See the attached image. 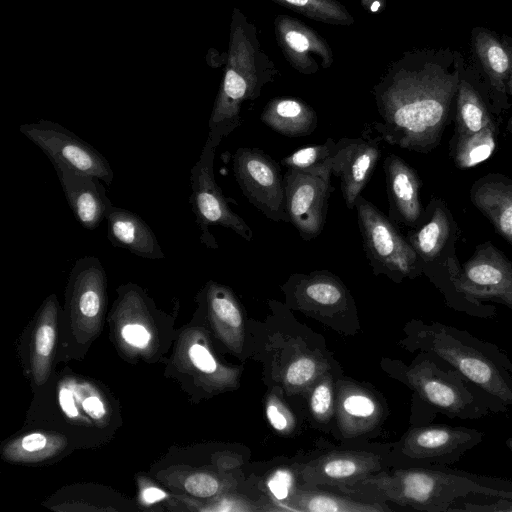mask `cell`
Returning a JSON list of instances; mask_svg holds the SVG:
<instances>
[{
  "instance_id": "1",
  "label": "cell",
  "mask_w": 512,
  "mask_h": 512,
  "mask_svg": "<svg viewBox=\"0 0 512 512\" xmlns=\"http://www.w3.org/2000/svg\"><path fill=\"white\" fill-rule=\"evenodd\" d=\"M465 58L451 48L405 52L372 88L380 121L372 128L390 145L435 149L456 104Z\"/></svg>"
},
{
  "instance_id": "2",
  "label": "cell",
  "mask_w": 512,
  "mask_h": 512,
  "mask_svg": "<svg viewBox=\"0 0 512 512\" xmlns=\"http://www.w3.org/2000/svg\"><path fill=\"white\" fill-rule=\"evenodd\" d=\"M277 72L254 24L234 8L224 76L208 121L207 139L215 148L241 124L244 103L256 100Z\"/></svg>"
},
{
  "instance_id": "3",
  "label": "cell",
  "mask_w": 512,
  "mask_h": 512,
  "mask_svg": "<svg viewBox=\"0 0 512 512\" xmlns=\"http://www.w3.org/2000/svg\"><path fill=\"white\" fill-rule=\"evenodd\" d=\"M341 490L425 511H447L456 499L470 493L512 500V491L482 485L464 473L418 468L369 475Z\"/></svg>"
},
{
  "instance_id": "4",
  "label": "cell",
  "mask_w": 512,
  "mask_h": 512,
  "mask_svg": "<svg viewBox=\"0 0 512 512\" xmlns=\"http://www.w3.org/2000/svg\"><path fill=\"white\" fill-rule=\"evenodd\" d=\"M354 208L365 255L375 276L385 275L400 283L423 272L420 258L395 222L362 195L356 198Z\"/></svg>"
},
{
  "instance_id": "5",
  "label": "cell",
  "mask_w": 512,
  "mask_h": 512,
  "mask_svg": "<svg viewBox=\"0 0 512 512\" xmlns=\"http://www.w3.org/2000/svg\"><path fill=\"white\" fill-rule=\"evenodd\" d=\"M419 343L465 379L506 404H512V379L476 344H468L457 330L433 324L417 333Z\"/></svg>"
},
{
  "instance_id": "6",
  "label": "cell",
  "mask_w": 512,
  "mask_h": 512,
  "mask_svg": "<svg viewBox=\"0 0 512 512\" xmlns=\"http://www.w3.org/2000/svg\"><path fill=\"white\" fill-rule=\"evenodd\" d=\"M215 150L216 148L207 139L190 174L192 190L190 204L200 231V241L210 249L218 248L217 241L209 230L211 226L230 229L248 242L253 239L252 229L229 207L215 180L213 169Z\"/></svg>"
},
{
  "instance_id": "7",
  "label": "cell",
  "mask_w": 512,
  "mask_h": 512,
  "mask_svg": "<svg viewBox=\"0 0 512 512\" xmlns=\"http://www.w3.org/2000/svg\"><path fill=\"white\" fill-rule=\"evenodd\" d=\"M233 174L242 193L266 218L290 222L286 211L284 176L264 151L240 147L232 156Z\"/></svg>"
},
{
  "instance_id": "8",
  "label": "cell",
  "mask_w": 512,
  "mask_h": 512,
  "mask_svg": "<svg viewBox=\"0 0 512 512\" xmlns=\"http://www.w3.org/2000/svg\"><path fill=\"white\" fill-rule=\"evenodd\" d=\"M20 132L36 144L53 163L99 178L107 186L113 182V170L107 159L93 146L58 123L39 120L22 124Z\"/></svg>"
},
{
  "instance_id": "9",
  "label": "cell",
  "mask_w": 512,
  "mask_h": 512,
  "mask_svg": "<svg viewBox=\"0 0 512 512\" xmlns=\"http://www.w3.org/2000/svg\"><path fill=\"white\" fill-rule=\"evenodd\" d=\"M456 290L472 300H497L512 309V261L492 243L478 245L472 257L459 268L448 262Z\"/></svg>"
},
{
  "instance_id": "10",
  "label": "cell",
  "mask_w": 512,
  "mask_h": 512,
  "mask_svg": "<svg viewBox=\"0 0 512 512\" xmlns=\"http://www.w3.org/2000/svg\"><path fill=\"white\" fill-rule=\"evenodd\" d=\"M406 382L429 404L461 418L481 417L489 409L480 405L458 374L446 372L430 361L405 367Z\"/></svg>"
},
{
  "instance_id": "11",
  "label": "cell",
  "mask_w": 512,
  "mask_h": 512,
  "mask_svg": "<svg viewBox=\"0 0 512 512\" xmlns=\"http://www.w3.org/2000/svg\"><path fill=\"white\" fill-rule=\"evenodd\" d=\"M281 288L289 307L311 315L333 317L355 310L349 290L327 270L291 274Z\"/></svg>"
},
{
  "instance_id": "12",
  "label": "cell",
  "mask_w": 512,
  "mask_h": 512,
  "mask_svg": "<svg viewBox=\"0 0 512 512\" xmlns=\"http://www.w3.org/2000/svg\"><path fill=\"white\" fill-rule=\"evenodd\" d=\"M286 211L300 237H318L325 225L331 179L287 169L284 174Z\"/></svg>"
},
{
  "instance_id": "13",
  "label": "cell",
  "mask_w": 512,
  "mask_h": 512,
  "mask_svg": "<svg viewBox=\"0 0 512 512\" xmlns=\"http://www.w3.org/2000/svg\"><path fill=\"white\" fill-rule=\"evenodd\" d=\"M470 45L475 63L471 67L480 92L491 112L500 114L510 107L507 92L511 66L509 55L501 38L484 27L473 28Z\"/></svg>"
},
{
  "instance_id": "14",
  "label": "cell",
  "mask_w": 512,
  "mask_h": 512,
  "mask_svg": "<svg viewBox=\"0 0 512 512\" xmlns=\"http://www.w3.org/2000/svg\"><path fill=\"white\" fill-rule=\"evenodd\" d=\"M380 136L341 138L331 158L332 174L339 177L346 207L354 209L356 198L370 180L382 149Z\"/></svg>"
},
{
  "instance_id": "15",
  "label": "cell",
  "mask_w": 512,
  "mask_h": 512,
  "mask_svg": "<svg viewBox=\"0 0 512 512\" xmlns=\"http://www.w3.org/2000/svg\"><path fill=\"white\" fill-rule=\"evenodd\" d=\"M106 273L94 256L79 258L73 265L67 285V305L75 324L95 327L106 302Z\"/></svg>"
},
{
  "instance_id": "16",
  "label": "cell",
  "mask_w": 512,
  "mask_h": 512,
  "mask_svg": "<svg viewBox=\"0 0 512 512\" xmlns=\"http://www.w3.org/2000/svg\"><path fill=\"white\" fill-rule=\"evenodd\" d=\"M277 43L287 61L300 73L313 74L318 70L316 56L324 68L333 63V53L317 31L288 15L275 19Z\"/></svg>"
},
{
  "instance_id": "17",
  "label": "cell",
  "mask_w": 512,
  "mask_h": 512,
  "mask_svg": "<svg viewBox=\"0 0 512 512\" xmlns=\"http://www.w3.org/2000/svg\"><path fill=\"white\" fill-rule=\"evenodd\" d=\"M481 441L478 431L450 426L415 428L403 441V453L416 459H434L444 463L458 459Z\"/></svg>"
},
{
  "instance_id": "18",
  "label": "cell",
  "mask_w": 512,
  "mask_h": 512,
  "mask_svg": "<svg viewBox=\"0 0 512 512\" xmlns=\"http://www.w3.org/2000/svg\"><path fill=\"white\" fill-rule=\"evenodd\" d=\"M53 166L76 220L87 230L96 229L112 206L101 180L62 164L53 163Z\"/></svg>"
},
{
  "instance_id": "19",
  "label": "cell",
  "mask_w": 512,
  "mask_h": 512,
  "mask_svg": "<svg viewBox=\"0 0 512 512\" xmlns=\"http://www.w3.org/2000/svg\"><path fill=\"white\" fill-rule=\"evenodd\" d=\"M389 218L393 222L415 227L422 217L420 179L417 172L401 157L389 154L383 161Z\"/></svg>"
},
{
  "instance_id": "20",
  "label": "cell",
  "mask_w": 512,
  "mask_h": 512,
  "mask_svg": "<svg viewBox=\"0 0 512 512\" xmlns=\"http://www.w3.org/2000/svg\"><path fill=\"white\" fill-rule=\"evenodd\" d=\"M378 459L362 452H333L308 463L302 478L311 486L345 488L371 475L379 468Z\"/></svg>"
},
{
  "instance_id": "21",
  "label": "cell",
  "mask_w": 512,
  "mask_h": 512,
  "mask_svg": "<svg viewBox=\"0 0 512 512\" xmlns=\"http://www.w3.org/2000/svg\"><path fill=\"white\" fill-rule=\"evenodd\" d=\"M105 219L107 238L113 246L150 260L165 258L154 232L137 214L112 205Z\"/></svg>"
},
{
  "instance_id": "22",
  "label": "cell",
  "mask_w": 512,
  "mask_h": 512,
  "mask_svg": "<svg viewBox=\"0 0 512 512\" xmlns=\"http://www.w3.org/2000/svg\"><path fill=\"white\" fill-rule=\"evenodd\" d=\"M470 199L512 246V180L501 174L486 175L471 186Z\"/></svg>"
},
{
  "instance_id": "23",
  "label": "cell",
  "mask_w": 512,
  "mask_h": 512,
  "mask_svg": "<svg viewBox=\"0 0 512 512\" xmlns=\"http://www.w3.org/2000/svg\"><path fill=\"white\" fill-rule=\"evenodd\" d=\"M216 332L234 352H241L244 340V320L239 302L232 290L209 281L200 293Z\"/></svg>"
},
{
  "instance_id": "24",
  "label": "cell",
  "mask_w": 512,
  "mask_h": 512,
  "mask_svg": "<svg viewBox=\"0 0 512 512\" xmlns=\"http://www.w3.org/2000/svg\"><path fill=\"white\" fill-rule=\"evenodd\" d=\"M451 217L444 204L434 199L406 239L424 267L438 259L451 233Z\"/></svg>"
},
{
  "instance_id": "25",
  "label": "cell",
  "mask_w": 512,
  "mask_h": 512,
  "mask_svg": "<svg viewBox=\"0 0 512 512\" xmlns=\"http://www.w3.org/2000/svg\"><path fill=\"white\" fill-rule=\"evenodd\" d=\"M380 419V406L372 394L353 384H343L338 391L337 420L346 436L370 430Z\"/></svg>"
},
{
  "instance_id": "26",
  "label": "cell",
  "mask_w": 512,
  "mask_h": 512,
  "mask_svg": "<svg viewBox=\"0 0 512 512\" xmlns=\"http://www.w3.org/2000/svg\"><path fill=\"white\" fill-rule=\"evenodd\" d=\"M261 121L273 131L287 137H304L317 128L315 110L297 98H274L260 114Z\"/></svg>"
},
{
  "instance_id": "27",
  "label": "cell",
  "mask_w": 512,
  "mask_h": 512,
  "mask_svg": "<svg viewBox=\"0 0 512 512\" xmlns=\"http://www.w3.org/2000/svg\"><path fill=\"white\" fill-rule=\"evenodd\" d=\"M57 314L58 301L55 295H51L40 310L32 340V372L35 382L39 385L46 381L50 372L56 341Z\"/></svg>"
},
{
  "instance_id": "28",
  "label": "cell",
  "mask_w": 512,
  "mask_h": 512,
  "mask_svg": "<svg viewBox=\"0 0 512 512\" xmlns=\"http://www.w3.org/2000/svg\"><path fill=\"white\" fill-rule=\"evenodd\" d=\"M66 444V438L61 435L33 432L9 442L3 454L9 461L34 463L57 455Z\"/></svg>"
},
{
  "instance_id": "29",
  "label": "cell",
  "mask_w": 512,
  "mask_h": 512,
  "mask_svg": "<svg viewBox=\"0 0 512 512\" xmlns=\"http://www.w3.org/2000/svg\"><path fill=\"white\" fill-rule=\"evenodd\" d=\"M285 505H291L292 510L309 512H374L387 510L386 507H381L377 503H362L322 491L300 490L297 488Z\"/></svg>"
},
{
  "instance_id": "30",
  "label": "cell",
  "mask_w": 512,
  "mask_h": 512,
  "mask_svg": "<svg viewBox=\"0 0 512 512\" xmlns=\"http://www.w3.org/2000/svg\"><path fill=\"white\" fill-rule=\"evenodd\" d=\"M496 123L471 135L453 138L452 158L457 167L467 169L487 160L496 149Z\"/></svg>"
},
{
  "instance_id": "31",
  "label": "cell",
  "mask_w": 512,
  "mask_h": 512,
  "mask_svg": "<svg viewBox=\"0 0 512 512\" xmlns=\"http://www.w3.org/2000/svg\"><path fill=\"white\" fill-rule=\"evenodd\" d=\"M336 141L328 138L322 144L308 145L281 159L287 169L331 179V158Z\"/></svg>"
},
{
  "instance_id": "32",
  "label": "cell",
  "mask_w": 512,
  "mask_h": 512,
  "mask_svg": "<svg viewBox=\"0 0 512 512\" xmlns=\"http://www.w3.org/2000/svg\"><path fill=\"white\" fill-rule=\"evenodd\" d=\"M312 20L332 25H351L354 17L336 0H271Z\"/></svg>"
},
{
  "instance_id": "33",
  "label": "cell",
  "mask_w": 512,
  "mask_h": 512,
  "mask_svg": "<svg viewBox=\"0 0 512 512\" xmlns=\"http://www.w3.org/2000/svg\"><path fill=\"white\" fill-rule=\"evenodd\" d=\"M323 370V365L312 356H300L286 367L284 387L289 394L299 392L312 384Z\"/></svg>"
},
{
  "instance_id": "34",
  "label": "cell",
  "mask_w": 512,
  "mask_h": 512,
  "mask_svg": "<svg viewBox=\"0 0 512 512\" xmlns=\"http://www.w3.org/2000/svg\"><path fill=\"white\" fill-rule=\"evenodd\" d=\"M188 357L195 369L213 377L217 384L229 385L236 382V371L221 367L204 344H191L188 348Z\"/></svg>"
},
{
  "instance_id": "35",
  "label": "cell",
  "mask_w": 512,
  "mask_h": 512,
  "mask_svg": "<svg viewBox=\"0 0 512 512\" xmlns=\"http://www.w3.org/2000/svg\"><path fill=\"white\" fill-rule=\"evenodd\" d=\"M309 404L313 416L318 421L324 422L330 418L333 409V395L328 378H323L313 388Z\"/></svg>"
},
{
  "instance_id": "36",
  "label": "cell",
  "mask_w": 512,
  "mask_h": 512,
  "mask_svg": "<svg viewBox=\"0 0 512 512\" xmlns=\"http://www.w3.org/2000/svg\"><path fill=\"white\" fill-rule=\"evenodd\" d=\"M295 478L293 472L287 468L275 470L267 479L266 485L269 493L281 505L289 500L295 491Z\"/></svg>"
},
{
  "instance_id": "37",
  "label": "cell",
  "mask_w": 512,
  "mask_h": 512,
  "mask_svg": "<svg viewBox=\"0 0 512 512\" xmlns=\"http://www.w3.org/2000/svg\"><path fill=\"white\" fill-rule=\"evenodd\" d=\"M266 417L275 431L288 433L292 430L294 420L287 407L279 398L271 394L266 400Z\"/></svg>"
},
{
  "instance_id": "38",
  "label": "cell",
  "mask_w": 512,
  "mask_h": 512,
  "mask_svg": "<svg viewBox=\"0 0 512 512\" xmlns=\"http://www.w3.org/2000/svg\"><path fill=\"white\" fill-rule=\"evenodd\" d=\"M184 487L189 494L201 498L212 497L221 489L218 479L207 473L190 475L185 480Z\"/></svg>"
},
{
  "instance_id": "39",
  "label": "cell",
  "mask_w": 512,
  "mask_h": 512,
  "mask_svg": "<svg viewBox=\"0 0 512 512\" xmlns=\"http://www.w3.org/2000/svg\"><path fill=\"white\" fill-rule=\"evenodd\" d=\"M121 336L125 342L140 349L145 348L151 340L149 331L138 323L125 325L121 330Z\"/></svg>"
},
{
  "instance_id": "40",
  "label": "cell",
  "mask_w": 512,
  "mask_h": 512,
  "mask_svg": "<svg viewBox=\"0 0 512 512\" xmlns=\"http://www.w3.org/2000/svg\"><path fill=\"white\" fill-rule=\"evenodd\" d=\"M82 408L94 420H102L106 416V408L99 396L90 392L82 400Z\"/></svg>"
},
{
  "instance_id": "41",
  "label": "cell",
  "mask_w": 512,
  "mask_h": 512,
  "mask_svg": "<svg viewBox=\"0 0 512 512\" xmlns=\"http://www.w3.org/2000/svg\"><path fill=\"white\" fill-rule=\"evenodd\" d=\"M75 393L66 385L61 386L59 390V404L66 416L70 418L79 416Z\"/></svg>"
},
{
  "instance_id": "42",
  "label": "cell",
  "mask_w": 512,
  "mask_h": 512,
  "mask_svg": "<svg viewBox=\"0 0 512 512\" xmlns=\"http://www.w3.org/2000/svg\"><path fill=\"white\" fill-rule=\"evenodd\" d=\"M165 496V492L156 487H147L142 492V499L147 504L158 502L165 498Z\"/></svg>"
},
{
  "instance_id": "43",
  "label": "cell",
  "mask_w": 512,
  "mask_h": 512,
  "mask_svg": "<svg viewBox=\"0 0 512 512\" xmlns=\"http://www.w3.org/2000/svg\"><path fill=\"white\" fill-rule=\"evenodd\" d=\"M502 43L509 55L510 58V73L507 82V92L508 96L512 98V37L506 34H503L501 37Z\"/></svg>"
},
{
  "instance_id": "44",
  "label": "cell",
  "mask_w": 512,
  "mask_h": 512,
  "mask_svg": "<svg viewBox=\"0 0 512 512\" xmlns=\"http://www.w3.org/2000/svg\"><path fill=\"white\" fill-rule=\"evenodd\" d=\"M469 510H475V511H512V501L509 502L507 499L502 498L501 501L497 503L495 506H488V507H479V506H470Z\"/></svg>"
},
{
  "instance_id": "45",
  "label": "cell",
  "mask_w": 512,
  "mask_h": 512,
  "mask_svg": "<svg viewBox=\"0 0 512 512\" xmlns=\"http://www.w3.org/2000/svg\"><path fill=\"white\" fill-rule=\"evenodd\" d=\"M506 131L512 135V117H510L507 121Z\"/></svg>"
},
{
  "instance_id": "46",
  "label": "cell",
  "mask_w": 512,
  "mask_h": 512,
  "mask_svg": "<svg viewBox=\"0 0 512 512\" xmlns=\"http://www.w3.org/2000/svg\"><path fill=\"white\" fill-rule=\"evenodd\" d=\"M507 445L509 446V448L512 450V438L508 439L507 440Z\"/></svg>"
}]
</instances>
